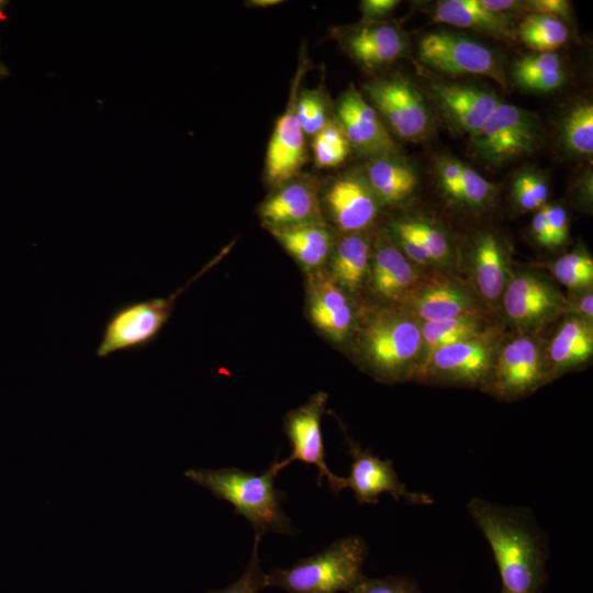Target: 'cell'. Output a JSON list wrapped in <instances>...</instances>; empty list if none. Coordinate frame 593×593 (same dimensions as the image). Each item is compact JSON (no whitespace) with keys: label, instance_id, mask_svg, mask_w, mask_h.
<instances>
[{"label":"cell","instance_id":"1","mask_svg":"<svg viewBox=\"0 0 593 593\" xmlns=\"http://www.w3.org/2000/svg\"><path fill=\"white\" fill-rule=\"evenodd\" d=\"M467 508L492 550L500 593H544L548 545L529 511L479 497H472Z\"/></svg>","mask_w":593,"mask_h":593},{"label":"cell","instance_id":"2","mask_svg":"<svg viewBox=\"0 0 593 593\" xmlns=\"http://www.w3.org/2000/svg\"><path fill=\"white\" fill-rule=\"evenodd\" d=\"M184 477L231 503L234 512L250 523L255 535L295 533L281 506L287 495L275 486L276 474L269 468L258 474L238 468L189 469Z\"/></svg>","mask_w":593,"mask_h":593},{"label":"cell","instance_id":"3","mask_svg":"<svg viewBox=\"0 0 593 593\" xmlns=\"http://www.w3.org/2000/svg\"><path fill=\"white\" fill-rule=\"evenodd\" d=\"M367 553L368 546L360 536L339 538L321 552L266 573V588L288 593L348 592L363 577L361 569Z\"/></svg>","mask_w":593,"mask_h":593},{"label":"cell","instance_id":"4","mask_svg":"<svg viewBox=\"0 0 593 593\" xmlns=\"http://www.w3.org/2000/svg\"><path fill=\"white\" fill-rule=\"evenodd\" d=\"M371 368L387 379H402L416 366L422 353L421 327L413 317L384 313L373 318L362 336Z\"/></svg>","mask_w":593,"mask_h":593},{"label":"cell","instance_id":"5","mask_svg":"<svg viewBox=\"0 0 593 593\" xmlns=\"http://www.w3.org/2000/svg\"><path fill=\"white\" fill-rule=\"evenodd\" d=\"M132 301L118 306L105 321L97 356L105 358L120 351H133L150 345L168 322L176 298Z\"/></svg>","mask_w":593,"mask_h":593},{"label":"cell","instance_id":"6","mask_svg":"<svg viewBox=\"0 0 593 593\" xmlns=\"http://www.w3.org/2000/svg\"><path fill=\"white\" fill-rule=\"evenodd\" d=\"M417 55L427 67L447 75L486 76L506 88V76L497 56L468 36L437 30L418 42Z\"/></svg>","mask_w":593,"mask_h":593},{"label":"cell","instance_id":"7","mask_svg":"<svg viewBox=\"0 0 593 593\" xmlns=\"http://www.w3.org/2000/svg\"><path fill=\"white\" fill-rule=\"evenodd\" d=\"M363 88L369 103L396 136L411 142L427 136L432 127L428 107L411 80L391 75L373 79Z\"/></svg>","mask_w":593,"mask_h":593},{"label":"cell","instance_id":"8","mask_svg":"<svg viewBox=\"0 0 593 593\" xmlns=\"http://www.w3.org/2000/svg\"><path fill=\"white\" fill-rule=\"evenodd\" d=\"M539 136L535 114L500 102L482 127L471 135L473 152L490 165H501L533 152Z\"/></svg>","mask_w":593,"mask_h":593},{"label":"cell","instance_id":"9","mask_svg":"<svg viewBox=\"0 0 593 593\" xmlns=\"http://www.w3.org/2000/svg\"><path fill=\"white\" fill-rule=\"evenodd\" d=\"M326 403V394L317 393L307 403L289 412L284 418V433L291 446V455L281 461H273L269 469L273 474L289 466L292 461H302L317 468V485L325 478L329 490L338 494L345 489V478L334 474L325 460V447L321 429L322 415Z\"/></svg>","mask_w":593,"mask_h":593},{"label":"cell","instance_id":"10","mask_svg":"<svg viewBox=\"0 0 593 593\" xmlns=\"http://www.w3.org/2000/svg\"><path fill=\"white\" fill-rule=\"evenodd\" d=\"M347 443L351 465L349 475L345 478V489L353 491L358 504H377L382 493H389L395 501L404 499L411 504L433 503L426 493L413 492L402 483L390 459L379 458L348 436Z\"/></svg>","mask_w":593,"mask_h":593},{"label":"cell","instance_id":"11","mask_svg":"<svg viewBox=\"0 0 593 593\" xmlns=\"http://www.w3.org/2000/svg\"><path fill=\"white\" fill-rule=\"evenodd\" d=\"M492 358V345L482 334L437 349L419 373L448 383L488 387Z\"/></svg>","mask_w":593,"mask_h":593},{"label":"cell","instance_id":"12","mask_svg":"<svg viewBox=\"0 0 593 593\" xmlns=\"http://www.w3.org/2000/svg\"><path fill=\"white\" fill-rule=\"evenodd\" d=\"M299 66L288 105L277 120L267 148L265 175L272 186H281L296 177L305 161L304 133L295 114V102L306 63Z\"/></svg>","mask_w":593,"mask_h":593},{"label":"cell","instance_id":"13","mask_svg":"<svg viewBox=\"0 0 593 593\" xmlns=\"http://www.w3.org/2000/svg\"><path fill=\"white\" fill-rule=\"evenodd\" d=\"M538 345L522 336L507 343L494 361L488 388L503 399H516L535 390L545 380Z\"/></svg>","mask_w":593,"mask_h":593},{"label":"cell","instance_id":"14","mask_svg":"<svg viewBox=\"0 0 593 593\" xmlns=\"http://www.w3.org/2000/svg\"><path fill=\"white\" fill-rule=\"evenodd\" d=\"M429 86L443 118L459 134L478 132L501 102L493 90L478 85L434 80Z\"/></svg>","mask_w":593,"mask_h":593},{"label":"cell","instance_id":"15","mask_svg":"<svg viewBox=\"0 0 593 593\" xmlns=\"http://www.w3.org/2000/svg\"><path fill=\"white\" fill-rule=\"evenodd\" d=\"M333 33L346 54L368 70L395 61L406 51L403 32L384 21H362L356 25L338 27Z\"/></svg>","mask_w":593,"mask_h":593},{"label":"cell","instance_id":"16","mask_svg":"<svg viewBox=\"0 0 593 593\" xmlns=\"http://www.w3.org/2000/svg\"><path fill=\"white\" fill-rule=\"evenodd\" d=\"M336 116L350 147L372 157L394 154L396 146L388 127L353 85L339 97Z\"/></svg>","mask_w":593,"mask_h":593},{"label":"cell","instance_id":"17","mask_svg":"<svg viewBox=\"0 0 593 593\" xmlns=\"http://www.w3.org/2000/svg\"><path fill=\"white\" fill-rule=\"evenodd\" d=\"M507 317L521 327H536L555 317L567 305L562 294L544 278L522 272L503 292Z\"/></svg>","mask_w":593,"mask_h":593},{"label":"cell","instance_id":"18","mask_svg":"<svg viewBox=\"0 0 593 593\" xmlns=\"http://www.w3.org/2000/svg\"><path fill=\"white\" fill-rule=\"evenodd\" d=\"M378 198L365 177L346 174L326 189L325 202L336 225L345 232H358L377 216Z\"/></svg>","mask_w":593,"mask_h":593},{"label":"cell","instance_id":"19","mask_svg":"<svg viewBox=\"0 0 593 593\" xmlns=\"http://www.w3.org/2000/svg\"><path fill=\"white\" fill-rule=\"evenodd\" d=\"M260 215L270 226L322 222L316 181L294 177L279 186L261 205Z\"/></svg>","mask_w":593,"mask_h":593},{"label":"cell","instance_id":"20","mask_svg":"<svg viewBox=\"0 0 593 593\" xmlns=\"http://www.w3.org/2000/svg\"><path fill=\"white\" fill-rule=\"evenodd\" d=\"M414 315L425 322L475 315L478 303L462 286L447 279L430 281L411 296Z\"/></svg>","mask_w":593,"mask_h":593},{"label":"cell","instance_id":"21","mask_svg":"<svg viewBox=\"0 0 593 593\" xmlns=\"http://www.w3.org/2000/svg\"><path fill=\"white\" fill-rule=\"evenodd\" d=\"M433 18L437 22L470 29L496 38L513 40L516 33L511 15L489 10L481 0L439 1Z\"/></svg>","mask_w":593,"mask_h":593},{"label":"cell","instance_id":"22","mask_svg":"<svg viewBox=\"0 0 593 593\" xmlns=\"http://www.w3.org/2000/svg\"><path fill=\"white\" fill-rule=\"evenodd\" d=\"M310 315L321 331L338 342L348 335L354 320L346 295L335 281L326 278L312 286Z\"/></svg>","mask_w":593,"mask_h":593},{"label":"cell","instance_id":"23","mask_svg":"<svg viewBox=\"0 0 593 593\" xmlns=\"http://www.w3.org/2000/svg\"><path fill=\"white\" fill-rule=\"evenodd\" d=\"M278 242L302 265L314 268L329 255L333 238L323 222L270 226Z\"/></svg>","mask_w":593,"mask_h":593},{"label":"cell","instance_id":"24","mask_svg":"<svg viewBox=\"0 0 593 593\" xmlns=\"http://www.w3.org/2000/svg\"><path fill=\"white\" fill-rule=\"evenodd\" d=\"M365 178L378 200L390 204L406 199L417 183L413 168L393 154L372 157Z\"/></svg>","mask_w":593,"mask_h":593},{"label":"cell","instance_id":"25","mask_svg":"<svg viewBox=\"0 0 593 593\" xmlns=\"http://www.w3.org/2000/svg\"><path fill=\"white\" fill-rule=\"evenodd\" d=\"M371 280L377 293L396 300L411 290L416 272L399 248L381 243L373 256Z\"/></svg>","mask_w":593,"mask_h":593},{"label":"cell","instance_id":"26","mask_svg":"<svg viewBox=\"0 0 593 593\" xmlns=\"http://www.w3.org/2000/svg\"><path fill=\"white\" fill-rule=\"evenodd\" d=\"M472 264L480 294L489 301L496 300L505 290L507 267L505 251L494 234H484L477 240Z\"/></svg>","mask_w":593,"mask_h":593},{"label":"cell","instance_id":"27","mask_svg":"<svg viewBox=\"0 0 593 593\" xmlns=\"http://www.w3.org/2000/svg\"><path fill=\"white\" fill-rule=\"evenodd\" d=\"M593 353V328L591 321L572 316L564 321L549 346V358L556 370L581 365Z\"/></svg>","mask_w":593,"mask_h":593},{"label":"cell","instance_id":"28","mask_svg":"<svg viewBox=\"0 0 593 593\" xmlns=\"http://www.w3.org/2000/svg\"><path fill=\"white\" fill-rule=\"evenodd\" d=\"M369 250V244L362 236L344 237L333 257L334 281L348 291L359 288L368 270Z\"/></svg>","mask_w":593,"mask_h":593},{"label":"cell","instance_id":"29","mask_svg":"<svg viewBox=\"0 0 593 593\" xmlns=\"http://www.w3.org/2000/svg\"><path fill=\"white\" fill-rule=\"evenodd\" d=\"M421 334L422 351L425 359L419 367V371L437 349L480 336L483 332L481 321L475 315H465L448 320L425 322L421 327Z\"/></svg>","mask_w":593,"mask_h":593},{"label":"cell","instance_id":"30","mask_svg":"<svg viewBox=\"0 0 593 593\" xmlns=\"http://www.w3.org/2000/svg\"><path fill=\"white\" fill-rule=\"evenodd\" d=\"M522 42L537 53H553L569 36L562 20L546 14L530 13L516 31Z\"/></svg>","mask_w":593,"mask_h":593},{"label":"cell","instance_id":"31","mask_svg":"<svg viewBox=\"0 0 593 593\" xmlns=\"http://www.w3.org/2000/svg\"><path fill=\"white\" fill-rule=\"evenodd\" d=\"M562 139L566 147L578 156L593 153V105L582 102L573 107L564 118Z\"/></svg>","mask_w":593,"mask_h":593},{"label":"cell","instance_id":"32","mask_svg":"<svg viewBox=\"0 0 593 593\" xmlns=\"http://www.w3.org/2000/svg\"><path fill=\"white\" fill-rule=\"evenodd\" d=\"M557 280L571 290H582L593 282V260L583 251H572L561 256L553 265Z\"/></svg>","mask_w":593,"mask_h":593},{"label":"cell","instance_id":"33","mask_svg":"<svg viewBox=\"0 0 593 593\" xmlns=\"http://www.w3.org/2000/svg\"><path fill=\"white\" fill-rule=\"evenodd\" d=\"M295 114L304 134L316 135L327 123V107L321 90L299 91Z\"/></svg>","mask_w":593,"mask_h":593},{"label":"cell","instance_id":"34","mask_svg":"<svg viewBox=\"0 0 593 593\" xmlns=\"http://www.w3.org/2000/svg\"><path fill=\"white\" fill-rule=\"evenodd\" d=\"M563 65L556 53L526 54L515 60L513 78L519 87L553 71L562 70Z\"/></svg>","mask_w":593,"mask_h":593},{"label":"cell","instance_id":"35","mask_svg":"<svg viewBox=\"0 0 593 593\" xmlns=\"http://www.w3.org/2000/svg\"><path fill=\"white\" fill-rule=\"evenodd\" d=\"M396 223L422 244L433 262L443 261L448 257V239L435 225L423 220L413 219L400 220Z\"/></svg>","mask_w":593,"mask_h":593},{"label":"cell","instance_id":"36","mask_svg":"<svg viewBox=\"0 0 593 593\" xmlns=\"http://www.w3.org/2000/svg\"><path fill=\"white\" fill-rule=\"evenodd\" d=\"M513 197L524 210L541 209L548 198L547 182L540 174L524 170L513 181Z\"/></svg>","mask_w":593,"mask_h":593},{"label":"cell","instance_id":"37","mask_svg":"<svg viewBox=\"0 0 593 593\" xmlns=\"http://www.w3.org/2000/svg\"><path fill=\"white\" fill-rule=\"evenodd\" d=\"M261 537L255 535L250 559L240 577L222 590L208 593H259L266 588V573L261 570L258 547Z\"/></svg>","mask_w":593,"mask_h":593},{"label":"cell","instance_id":"38","mask_svg":"<svg viewBox=\"0 0 593 593\" xmlns=\"http://www.w3.org/2000/svg\"><path fill=\"white\" fill-rule=\"evenodd\" d=\"M494 192V186L482 177L477 170L465 165L460 175V201L469 205H482L489 201Z\"/></svg>","mask_w":593,"mask_h":593},{"label":"cell","instance_id":"39","mask_svg":"<svg viewBox=\"0 0 593 593\" xmlns=\"http://www.w3.org/2000/svg\"><path fill=\"white\" fill-rule=\"evenodd\" d=\"M348 593H422L418 584L406 577L369 579L365 575Z\"/></svg>","mask_w":593,"mask_h":593},{"label":"cell","instance_id":"40","mask_svg":"<svg viewBox=\"0 0 593 593\" xmlns=\"http://www.w3.org/2000/svg\"><path fill=\"white\" fill-rule=\"evenodd\" d=\"M462 161L443 157L436 163V170L443 190L452 199L460 201V175Z\"/></svg>","mask_w":593,"mask_h":593},{"label":"cell","instance_id":"41","mask_svg":"<svg viewBox=\"0 0 593 593\" xmlns=\"http://www.w3.org/2000/svg\"><path fill=\"white\" fill-rule=\"evenodd\" d=\"M314 163L318 168H333L339 166L347 158L349 146H335L325 142L320 135H314L312 143Z\"/></svg>","mask_w":593,"mask_h":593},{"label":"cell","instance_id":"42","mask_svg":"<svg viewBox=\"0 0 593 593\" xmlns=\"http://www.w3.org/2000/svg\"><path fill=\"white\" fill-rule=\"evenodd\" d=\"M549 226L552 247L562 245L568 237V216L560 205L542 206Z\"/></svg>","mask_w":593,"mask_h":593},{"label":"cell","instance_id":"43","mask_svg":"<svg viewBox=\"0 0 593 593\" xmlns=\"http://www.w3.org/2000/svg\"><path fill=\"white\" fill-rule=\"evenodd\" d=\"M525 8L530 13L546 14L557 19H569L571 4L567 0H530L525 1Z\"/></svg>","mask_w":593,"mask_h":593},{"label":"cell","instance_id":"44","mask_svg":"<svg viewBox=\"0 0 593 593\" xmlns=\"http://www.w3.org/2000/svg\"><path fill=\"white\" fill-rule=\"evenodd\" d=\"M399 3L398 0H363L359 5L362 20L366 22L379 21L389 15Z\"/></svg>","mask_w":593,"mask_h":593},{"label":"cell","instance_id":"45","mask_svg":"<svg viewBox=\"0 0 593 593\" xmlns=\"http://www.w3.org/2000/svg\"><path fill=\"white\" fill-rule=\"evenodd\" d=\"M566 81L564 70H558L550 74H546L526 86L524 89L536 91V92H550L560 88Z\"/></svg>","mask_w":593,"mask_h":593},{"label":"cell","instance_id":"46","mask_svg":"<svg viewBox=\"0 0 593 593\" xmlns=\"http://www.w3.org/2000/svg\"><path fill=\"white\" fill-rule=\"evenodd\" d=\"M532 231L540 245L552 247L550 231L542 208L533 217Z\"/></svg>","mask_w":593,"mask_h":593},{"label":"cell","instance_id":"47","mask_svg":"<svg viewBox=\"0 0 593 593\" xmlns=\"http://www.w3.org/2000/svg\"><path fill=\"white\" fill-rule=\"evenodd\" d=\"M575 307V312L580 314L579 317L585 318L591 321L593 316V295L591 292H588L584 294V296L580 298L575 301L573 304Z\"/></svg>","mask_w":593,"mask_h":593},{"label":"cell","instance_id":"48","mask_svg":"<svg viewBox=\"0 0 593 593\" xmlns=\"http://www.w3.org/2000/svg\"><path fill=\"white\" fill-rule=\"evenodd\" d=\"M281 0H250L246 1V5L251 8H269L282 3Z\"/></svg>","mask_w":593,"mask_h":593},{"label":"cell","instance_id":"49","mask_svg":"<svg viewBox=\"0 0 593 593\" xmlns=\"http://www.w3.org/2000/svg\"><path fill=\"white\" fill-rule=\"evenodd\" d=\"M9 1H4V0H0V22H3L7 20V15H5V8L8 5Z\"/></svg>","mask_w":593,"mask_h":593},{"label":"cell","instance_id":"50","mask_svg":"<svg viewBox=\"0 0 593 593\" xmlns=\"http://www.w3.org/2000/svg\"><path fill=\"white\" fill-rule=\"evenodd\" d=\"M9 75V71L4 64L0 60V79L3 77H7Z\"/></svg>","mask_w":593,"mask_h":593}]
</instances>
